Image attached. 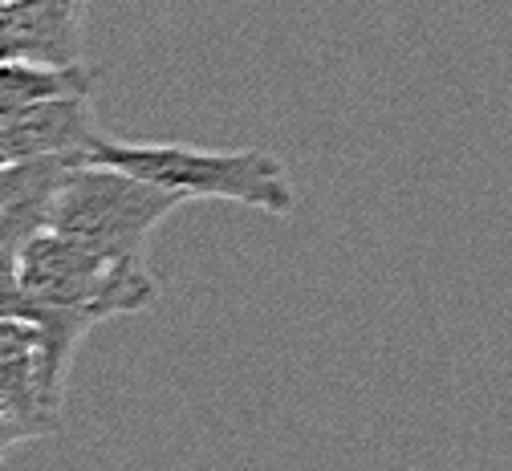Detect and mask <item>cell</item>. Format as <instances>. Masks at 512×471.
<instances>
[{
  "instance_id": "obj_1",
  "label": "cell",
  "mask_w": 512,
  "mask_h": 471,
  "mask_svg": "<svg viewBox=\"0 0 512 471\" xmlns=\"http://www.w3.org/2000/svg\"><path fill=\"white\" fill-rule=\"evenodd\" d=\"M21 285L29 317L41 321L49 338V358L61 382L70 378L74 350L94 325L143 313L159 297V281L151 277L147 260L102 256L53 228H41L25 244Z\"/></svg>"
},
{
  "instance_id": "obj_2",
  "label": "cell",
  "mask_w": 512,
  "mask_h": 471,
  "mask_svg": "<svg viewBox=\"0 0 512 471\" xmlns=\"http://www.w3.org/2000/svg\"><path fill=\"white\" fill-rule=\"evenodd\" d=\"M86 159L122 167L183 199H228L265 216H289L297 208L293 179L269 151H208L191 143H131L98 134Z\"/></svg>"
},
{
  "instance_id": "obj_3",
  "label": "cell",
  "mask_w": 512,
  "mask_h": 471,
  "mask_svg": "<svg viewBox=\"0 0 512 471\" xmlns=\"http://www.w3.org/2000/svg\"><path fill=\"white\" fill-rule=\"evenodd\" d=\"M183 204L187 199L179 191L110 163L82 159L53 199L49 228L114 260H147L151 232Z\"/></svg>"
},
{
  "instance_id": "obj_4",
  "label": "cell",
  "mask_w": 512,
  "mask_h": 471,
  "mask_svg": "<svg viewBox=\"0 0 512 471\" xmlns=\"http://www.w3.org/2000/svg\"><path fill=\"white\" fill-rule=\"evenodd\" d=\"M0 402L33 431V439L61 427L66 382L57 378L49 338L33 317H0Z\"/></svg>"
},
{
  "instance_id": "obj_5",
  "label": "cell",
  "mask_w": 512,
  "mask_h": 471,
  "mask_svg": "<svg viewBox=\"0 0 512 471\" xmlns=\"http://www.w3.org/2000/svg\"><path fill=\"white\" fill-rule=\"evenodd\" d=\"M90 98L94 94L53 98L0 122V167L45 159V155H86V147L102 134L94 122Z\"/></svg>"
},
{
  "instance_id": "obj_6",
  "label": "cell",
  "mask_w": 512,
  "mask_h": 471,
  "mask_svg": "<svg viewBox=\"0 0 512 471\" xmlns=\"http://www.w3.org/2000/svg\"><path fill=\"white\" fill-rule=\"evenodd\" d=\"M0 61H82V9L74 0H0Z\"/></svg>"
},
{
  "instance_id": "obj_7",
  "label": "cell",
  "mask_w": 512,
  "mask_h": 471,
  "mask_svg": "<svg viewBox=\"0 0 512 471\" xmlns=\"http://www.w3.org/2000/svg\"><path fill=\"white\" fill-rule=\"evenodd\" d=\"M98 70L86 61L49 65V61H0V122H9L41 102L94 94Z\"/></svg>"
},
{
  "instance_id": "obj_8",
  "label": "cell",
  "mask_w": 512,
  "mask_h": 471,
  "mask_svg": "<svg viewBox=\"0 0 512 471\" xmlns=\"http://www.w3.org/2000/svg\"><path fill=\"white\" fill-rule=\"evenodd\" d=\"M21 443H33V431L5 407V402H0V459H5L13 447H21Z\"/></svg>"
},
{
  "instance_id": "obj_9",
  "label": "cell",
  "mask_w": 512,
  "mask_h": 471,
  "mask_svg": "<svg viewBox=\"0 0 512 471\" xmlns=\"http://www.w3.org/2000/svg\"><path fill=\"white\" fill-rule=\"evenodd\" d=\"M74 5H78V9H86V0H74Z\"/></svg>"
}]
</instances>
